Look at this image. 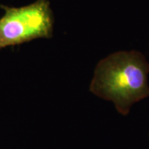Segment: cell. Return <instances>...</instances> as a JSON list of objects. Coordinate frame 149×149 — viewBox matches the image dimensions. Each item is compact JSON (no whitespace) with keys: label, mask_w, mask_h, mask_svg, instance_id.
Instances as JSON below:
<instances>
[{"label":"cell","mask_w":149,"mask_h":149,"mask_svg":"<svg viewBox=\"0 0 149 149\" xmlns=\"http://www.w3.org/2000/svg\"><path fill=\"white\" fill-rule=\"evenodd\" d=\"M0 50L40 38L53 37L54 16L48 0H37L20 8L1 6Z\"/></svg>","instance_id":"7a4b0ae2"},{"label":"cell","mask_w":149,"mask_h":149,"mask_svg":"<svg viewBox=\"0 0 149 149\" xmlns=\"http://www.w3.org/2000/svg\"><path fill=\"white\" fill-rule=\"evenodd\" d=\"M148 73L149 63L141 52H115L96 65L89 89L127 115L134 104L149 97Z\"/></svg>","instance_id":"6da1fadb"}]
</instances>
